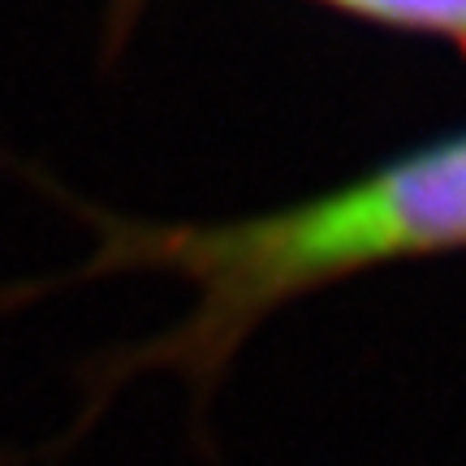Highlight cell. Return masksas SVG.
I'll list each match as a JSON object with an SVG mask.
<instances>
[{
  "label": "cell",
  "mask_w": 466,
  "mask_h": 466,
  "mask_svg": "<svg viewBox=\"0 0 466 466\" xmlns=\"http://www.w3.org/2000/svg\"><path fill=\"white\" fill-rule=\"evenodd\" d=\"M462 242L466 138H458L299 212L177 238L168 255L208 285L212 316H247L319 277Z\"/></svg>",
  "instance_id": "obj_1"
},
{
  "label": "cell",
  "mask_w": 466,
  "mask_h": 466,
  "mask_svg": "<svg viewBox=\"0 0 466 466\" xmlns=\"http://www.w3.org/2000/svg\"><path fill=\"white\" fill-rule=\"evenodd\" d=\"M337 5L371 14V17H389V22H406V26L462 35L466 39V0H337Z\"/></svg>",
  "instance_id": "obj_2"
}]
</instances>
